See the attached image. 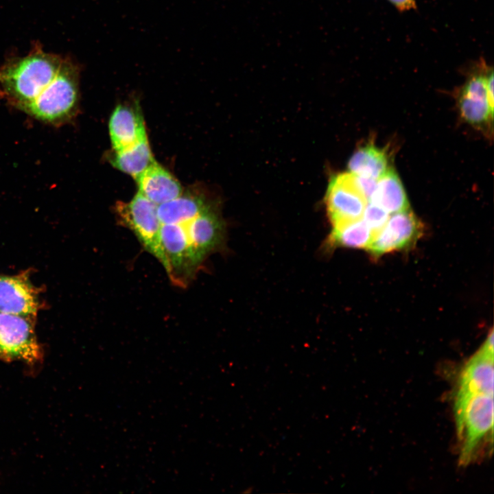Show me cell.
<instances>
[{
    "label": "cell",
    "mask_w": 494,
    "mask_h": 494,
    "mask_svg": "<svg viewBox=\"0 0 494 494\" xmlns=\"http://www.w3.org/2000/svg\"><path fill=\"white\" fill-rule=\"evenodd\" d=\"M115 212L121 225L134 233L143 248L167 272L169 266L161 241V223L157 214V204L138 191L130 201L117 202Z\"/></svg>",
    "instance_id": "obj_4"
},
{
    "label": "cell",
    "mask_w": 494,
    "mask_h": 494,
    "mask_svg": "<svg viewBox=\"0 0 494 494\" xmlns=\"http://www.w3.org/2000/svg\"><path fill=\"white\" fill-rule=\"evenodd\" d=\"M80 67L63 58L48 86L21 111L43 124L60 127L72 121L79 110Z\"/></svg>",
    "instance_id": "obj_2"
},
{
    "label": "cell",
    "mask_w": 494,
    "mask_h": 494,
    "mask_svg": "<svg viewBox=\"0 0 494 494\" xmlns=\"http://www.w3.org/2000/svg\"><path fill=\"white\" fill-rule=\"evenodd\" d=\"M458 106L461 117L472 126H481L493 121V112L486 99L459 95Z\"/></svg>",
    "instance_id": "obj_18"
},
{
    "label": "cell",
    "mask_w": 494,
    "mask_h": 494,
    "mask_svg": "<svg viewBox=\"0 0 494 494\" xmlns=\"http://www.w3.org/2000/svg\"><path fill=\"white\" fill-rule=\"evenodd\" d=\"M135 180L139 192L157 205L172 200L183 193L179 181L156 161Z\"/></svg>",
    "instance_id": "obj_11"
},
{
    "label": "cell",
    "mask_w": 494,
    "mask_h": 494,
    "mask_svg": "<svg viewBox=\"0 0 494 494\" xmlns=\"http://www.w3.org/2000/svg\"><path fill=\"white\" fill-rule=\"evenodd\" d=\"M109 159L113 166L131 176L134 180L156 161L148 137L128 148L114 150Z\"/></svg>",
    "instance_id": "obj_15"
},
{
    "label": "cell",
    "mask_w": 494,
    "mask_h": 494,
    "mask_svg": "<svg viewBox=\"0 0 494 494\" xmlns=\"http://www.w3.org/2000/svg\"><path fill=\"white\" fill-rule=\"evenodd\" d=\"M34 320L0 312L1 361H21L32 366L42 361L43 352L35 333Z\"/></svg>",
    "instance_id": "obj_5"
},
{
    "label": "cell",
    "mask_w": 494,
    "mask_h": 494,
    "mask_svg": "<svg viewBox=\"0 0 494 494\" xmlns=\"http://www.w3.org/2000/svg\"><path fill=\"white\" fill-rule=\"evenodd\" d=\"M388 158L384 150L367 144L357 150L349 162L350 172L378 180L389 169Z\"/></svg>",
    "instance_id": "obj_16"
},
{
    "label": "cell",
    "mask_w": 494,
    "mask_h": 494,
    "mask_svg": "<svg viewBox=\"0 0 494 494\" xmlns=\"http://www.w3.org/2000/svg\"><path fill=\"white\" fill-rule=\"evenodd\" d=\"M454 414L461 443L460 463L467 465L482 441L493 436V394L457 390Z\"/></svg>",
    "instance_id": "obj_3"
},
{
    "label": "cell",
    "mask_w": 494,
    "mask_h": 494,
    "mask_svg": "<svg viewBox=\"0 0 494 494\" xmlns=\"http://www.w3.org/2000/svg\"><path fill=\"white\" fill-rule=\"evenodd\" d=\"M400 11H408L416 8V0H388Z\"/></svg>",
    "instance_id": "obj_21"
},
{
    "label": "cell",
    "mask_w": 494,
    "mask_h": 494,
    "mask_svg": "<svg viewBox=\"0 0 494 494\" xmlns=\"http://www.w3.org/2000/svg\"><path fill=\"white\" fill-rule=\"evenodd\" d=\"M62 60L35 44L27 55L10 58L0 67V95L21 111L53 80Z\"/></svg>",
    "instance_id": "obj_1"
},
{
    "label": "cell",
    "mask_w": 494,
    "mask_h": 494,
    "mask_svg": "<svg viewBox=\"0 0 494 494\" xmlns=\"http://www.w3.org/2000/svg\"><path fill=\"white\" fill-rule=\"evenodd\" d=\"M182 224L196 263L200 267L207 257L224 242L225 225L213 203L193 219Z\"/></svg>",
    "instance_id": "obj_7"
},
{
    "label": "cell",
    "mask_w": 494,
    "mask_h": 494,
    "mask_svg": "<svg viewBox=\"0 0 494 494\" xmlns=\"http://www.w3.org/2000/svg\"><path fill=\"white\" fill-rule=\"evenodd\" d=\"M40 307L39 290L27 273L0 274V312L35 319Z\"/></svg>",
    "instance_id": "obj_9"
},
{
    "label": "cell",
    "mask_w": 494,
    "mask_h": 494,
    "mask_svg": "<svg viewBox=\"0 0 494 494\" xmlns=\"http://www.w3.org/2000/svg\"><path fill=\"white\" fill-rule=\"evenodd\" d=\"M493 351L483 345L464 366L457 390L493 394Z\"/></svg>",
    "instance_id": "obj_12"
},
{
    "label": "cell",
    "mask_w": 494,
    "mask_h": 494,
    "mask_svg": "<svg viewBox=\"0 0 494 494\" xmlns=\"http://www.w3.org/2000/svg\"><path fill=\"white\" fill-rule=\"evenodd\" d=\"M209 204L200 194L182 193L176 198L157 205V214L161 224L183 223L195 217Z\"/></svg>",
    "instance_id": "obj_13"
},
{
    "label": "cell",
    "mask_w": 494,
    "mask_h": 494,
    "mask_svg": "<svg viewBox=\"0 0 494 494\" xmlns=\"http://www.w3.org/2000/svg\"><path fill=\"white\" fill-rule=\"evenodd\" d=\"M108 128L115 151L128 148L148 137L141 110L137 103L118 105L111 114Z\"/></svg>",
    "instance_id": "obj_10"
},
{
    "label": "cell",
    "mask_w": 494,
    "mask_h": 494,
    "mask_svg": "<svg viewBox=\"0 0 494 494\" xmlns=\"http://www.w3.org/2000/svg\"><path fill=\"white\" fill-rule=\"evenodd\" d=\"M325 202L333 227L361 219L368 203L357 187L351 172L331 178Z\"/></svg>",
    "instance_id": "obj_6"
},
{
    "label": "cell",
    "mask_w": 494,
    "mask_h": 494,
    "mask_svg": "<svg viewBox=\"0 0 494 494\" xmlns=\"http://www.w3.org/2000/svg\"><path fill=\"white\" fill-rule=\"evenodd\" d=\"M389 216L390 214L381 207L369 202L362 218L375 234L386 224Z\"/></svg>",
    "instance_id": "obj_19"
},
{
    "label": "cell",
    "mask_w": 494,
    "mask_h": 494,
    "mask_svg": "<svg viewBox=\"0 0 494 494\" xmlns=\"http://www.w3.org/2000/svg\"><path fill=\"white\" fill-rule=\"evenodd\" d=\"M353 175L357 187L368 202L376 189L377 180L353 174Z\"/></svg>",
    "instance_id": "obj_20"
},
{
    "label": "cell",
    "mask_w": 494,
    "mask_h": 494,
    "mask_svg": "<svg viewBox=\"0 0 494 494\" xmlns=\"http://www.w3.org/2000/svg\"><path fill=\"white\" fill-rule=\"evenodd\" d=\"M422 224L410 209L390 214L367 250L375 256L410 247L422 234Z\"/></svg>",
    "instance_id": "obj_8"
},
{
    "label": "cell",
    "mask_w": 494,
    "mask_h": 494,
    "mask_svg": "<svg viewBox=\"0 0 494 494\" xmlns=\"http://www.w3.org/2000/svg\"><path fill=\"white\" fill-rule=\"evenodd\" d=\"M369 202L381 207L390 215L409 209L403 186L390 168L377 180L376 189Z\"/></svg>",
    "instance_id": "obj_14"
},
{
    "label": "cell",
    "mask_w": 494,
    "mask_h": 494,
    "mask_svg": "<svg viewBox=\"0 0 494 494\" xmlns=\"http://www.w3.org/2000/svg\"><path fill=\"white\" fill-rule=\"evenodd\" d=\"M374 235L373 231L361 218L333 227L327 244L328 248L346 247L367 249Z\"/></svg>",
    "instance_id": "obj_17"
}]
</instances>
